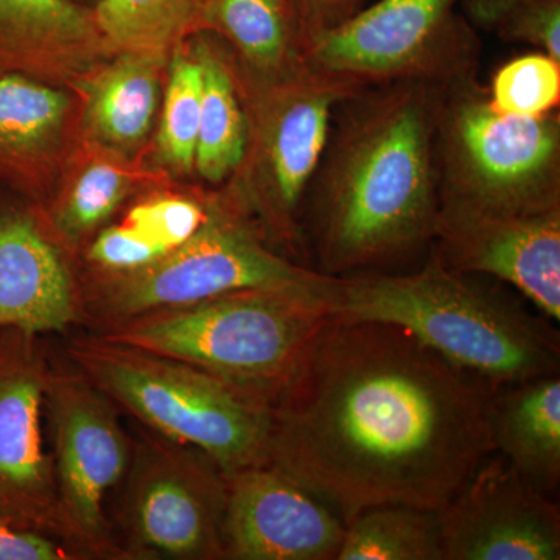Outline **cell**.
Returning a JSON list of instances; mask_svg holds the SVG:
<instances>
[{
  "label": "cell",
  "instance_id": "cell-1",
  "mask_svg": "<svg viewBox=\"0 0 560 560\" xmlns=\"http://www.w3.org/2000/svg\"><path fill=\"white\" fill-rule=\"evenodd\" d=\"M493 386L410 331L330 318L271 405L267 463L349 522L440 511L493 453Z\"/></svg>",
  "mask_w": 560,
  "mask_h": 560
},
{
  "label": "cell",
  "instance_id": "cell-2",
  "mask_svg": "<svg viewBox=\"0 0 560 560\" xmlns=\"http://www.w3.org/2000/svg\"><path fill=\"white\" fill-rule=\"evenodd\" d=\"M431 84L400 81L364 102L340 130L316 206L323 272L393 260L436 235L440 98Z\"/></svg>",
  "mask_w": 560,
  "mask_h": 560
},
{
  "label": "cell",
  "instance_id": "cell-3",
  "mask_svg": "<svg viewBox=\"0 0 560 560\" xmlns=\"http://www.w3.org/2000/svg\"><path fill=\"white\" fill-rule=\"evenodd\" d=\"M330 316L400 327L493 388L559 374L550 324L440 257L410 275L337 276Z\"/></svg>",
  "mask_w": 560,
  "mask_h": 560
},
{
  "label": "cell",
  "instance_id": "cell-4",
  "mask_svg": "<svg viewBox=\"0 0 560 560\" xmlns=\"http://www.w3.org/2000/svg\"><path fill=\"white\" fill-rule=\"evenodd\" d=\"M61 355L125 416L209 453L228 477L267 463L271 407L234 383L187 361L86 330L70 331Z\"/></svg>",
  "mask_w": 560,
  "mask_h": 560
},
{
  "label": "cell",
  "instance_id": "cell-5",
  "mask_svg": "<svg viewBox=\"0 0 560 560\" xmlns=\"http://www.w3.org/2000/svg\"><path fill=\"white\" fill-rule=\"evenodd\" d=\"M331 287L232 291L150 313L97 335L187 361L271 407L315 335L331 318Z\"/></svg>",
  "mask_w": 560,
  "mask_h": 560
},
{
  "label": "cell",
  "instance_id": "cell-6",
  "mask_svg": "<svg viewBox=\"0 0 560 560\" xmlns=\"http://www.w3.org/2000/svg\"><path fill=\"white\" fill-rule=\"evenodd\" d=\"M438 106L440 213L511 215L560 208V119L511 116L469 77Z\"/></svg>",
  "mask_w": 560,
  "mask_h": 560
},
{
  "label": "cell",
  "instance_id": "cell-7",
  "mask_svg": "<svg viewBox=\"0 0 560 560\" xmlns=\"http://www.w3.org/2000/svg\"><path fill=\"white\" fill-rule=\"evenodd\" d=\"M248 139L230 194L256 221L270 245H300L302 198L327 143L335 106L361 84L302 60L259 79L234 65Z\"/></svg>",
  "mask_w": 560,
  "mask_h": 560
},
{
  "label": "cell",
  "instance_id": "cell-8",
  "mask_svg": "<svg viewBox=\"0 0 560 560\" xmlns=\"http://www.w3.org/2000/svg\"><path fill=\"white\" fill-rule=\"evenodd\" d=\"M337 276L280 256L242 206L219 195L190 241L156 264L121 278L84 283L83 330L105 334L150 313L249 289L327 291Z\"/></svg>",
  "mask_w": 560,
  "mask_h": 560
},
{
  "label": "cell",
  "instance_id": "cell-9",
  "mask_svg": "<svg viewBox=\"0 0 560 560\" xmlns=\"http://www.w3.org/2000/svg\"><path fill=\"white\" fill-rule=\"evenodd\" d=\"M127 474L108 517L135 560H224L230 477L209 453L136 422Z\"/></svg>",
  "mask_w": 560,
  "mask_h": 560
},
{
  "label": "cell",
  "instance_id": "cell-10",
  "mask_svg": "<svg viewBox=\"0 0 560 560\" xmlns=\"http://www.w3.org/2000/svg\"><path fill=\"white\" fill-rule=\"evenodd\" d=\"M120 408L61 353L44 400L55 486L66 539L84 560H135L117 540L108 500L131 463V431Z\"/></svg>",
  "mask_w": 560,
  "mask_h": 560
},
{
  "label": "cell",
  "instance_id": "cell-11",
  "mask_svg": "<svg viewBox=\"0 0 560 560\" xmlns=\"http://www.w3.org/2000/svg\"><path fill=\"white\" fill-rule=\"evenodd\" d=\"M460 0H378L302 47L316 68L370 81L436 83L467 75L474 36L455 14Z\"/></svg>",
  "mask_w": 560,
  "mask_h": 560
},
{
  "label": "cell",
  "instance_id": "cell-12",
  "mask_svg": "<svg viewBox=\"0 0 560 560\" xmlns=\"http://www.w3.org/2000/svg\"><path fill=\"white\" fill-rule=\"evenodd\" d=\"M54 357L46 335L0 329V525L68 544L44 427Z\"/></svg>",
  "mask_w": 560,
  "mask_h": 560
},
{
  "label": "cell",
  "instance_id": "cell-13",
  "mask_svg": "<svg viewBox=\"0 0 560 560\" xmlns=\"http://www.w3.org/2000/svg\"><path fill=\"white\" fill-rule=\"evenodd\" d=\"M495 455L438 511L444 560H559V504Z\"/></svg>",
  "mask_w": 560,
  "mask_h": 560
},
{
  "label": "cell",
  "instance_id": "cell-14",
  "mask_svg": "<svg viewBox=\"0 0 560 560\" xmlns=\"http://www.w3.org/2000/svg\"><path fill=\"white\" fill-rule=\"evenodd\" d=\"M345 529L326 500L271 464L230 475L224 560H337Z\"/></svg>",
  "mask_w": 560,
  "mask_h": 560
},
{
  "label": "cell",
  "instance_id": "cell-15",
  "mask_svg": "<svg viewBox=\"0 0 560 560\" xmlns=\"http://www.w3.org/2000/svg\"><path fill=\"white\" fill-rule=\"evenodd\" d=\"M83 324L75 259L38 209L0 187V329L68 335Z\"/></svg>",
  "mask_w": 560,
  "mask_h": 560
},
{
  "label": "cell",
  "instance_id": "cell-16",
  "mask_svg": "<svg viewBox=\"0 0 560 560\" xmlns=\"http://www.w3.org/2000/svg\"><path fill=\"white\" fill-rule=\"evenodd\" d=\"M438 257L453 270L489 276L560 319V208L511 215L440 213Z\"/></svg>",
  "mask_w": 560,
  "mask_h": 560
},
{
  "label": "cell",
  "instance_id": "cell-17",
  "mask_svg": "<svg viewBox=\"0 0 560 560\" xmlns=\"http://www.w3.org/2000/svg\"><path fill=\"white\" fill-rule=\"evenodd\" d=\"M81 138L73 92L0 75V187L43 212Z\"/></svg>",
  "mask_w": 560,
  "mask_h": 560
},
{
  "label": "cell",
  "instance_id": "cell-18",
  "mask_svg": "<svg viewBox=\"0 0 560 560\" xmlns=\"http://www.w3.org/2000/svg\"><path fill=\"white\" fill-rule=\"evenodd\" d=\"M114 54L92 9L75 0H0V75H25L79 95Z\"/></svg>",
  "mask_w": 560,
  "mask_h": 560
},
{
  "label": "cell",
  "instance_id": "cell-19",
  "mask_svg": "<svg viewBox=\"0 0 560 560\" xmlns=\"http://www.w3.org/2000/svg\"><path fill=\"white\" fill-rule=\"evenodd\" d=\"M164 173L81 136L43 217L62 248L77 254L143 191L167 186Z\"/></svg>",
  "mask_w": 560,
  "mask_h": 560
},
{
  "label": "cell",
  "instance_id": "cell-20",
  "mask_svg": "<svg viewBox=\"0 0 560 560\" xmlns=\"http://www.w3.org/2000/svg\"><path fill=\"white\" fill-rule=\"evenodd\" d=\"M168 57L120 51L80 91L81 136L138 158L149 142Z\"/></svg>",
  "mask_w": 560,
  "mask_h": 560
},
{
  "label": "cell",
  "instance_id": "cell-21",
  "mask_svg": "<svg viewBox=\"0 0 560 560\" xmlns=\"http://www.w3.org/2000/svg\"><path fill=\"white\" fill-rule=\"evenodd\" d=\"M493 452L551 497L560 482V378L541 375L493 390Z\"/></svg>",
  "mask_w": 560,
  "mask_h": 560
},
{
  "label": "cell",
  "instance_id": "cell-22",
  "mask_svg": "<svg viewBox=\"0 0 560 560\" xmlns=\"http://www.w3.org/2000/svg\"><path fill=\"white\" fill-rule=\"evenodd\" d=\"M190 46L202 75L195 171L208 183L220 184L241 165L248 139V120L230 58L201 32L191 36Z\"/></svg>",
  "mask_w": 560,
  "mask_h": 560
},
{
  "label": "cell",
  "instance_id": "cell-23",
  "mask_svg": "<svg viewBox=\"0 0 560 560\" xmlns=\"http://www.w3.org/2000/svg\"><path fill=\"white\" fill-rule=\"evenodd\" d=\"M224 36L241 55L242 68L271 79L304 60L287 0H209L205 32Z\"/></svg>",
  "mask_w": 560,
  "mask_h": 560
},
{
  "label": "cell",
  "instance_id": "cell-24",
  "mask_svg": "<svg viewBox=\"0 0 560 560\" xmlns=\"http://www.w3.org/2000/svg\"><path fill=\"white\" fill-rule=\"evenodd\" d=\"M209 0H97L95 25L114 55L120 51L162 55L205 32Z\"/></svg>",
  "mask_w": 560,
  "mask_h": 560
},
{
  "label": "cell",
  "instance_id": "cell-25",
  "mask_svg": "<svg viewBox=\"0 0 560 560\" xmlns=\"http://www.w3.org/2000/svg\"><path fill=\"white\" fill-rule=\"evenodd\" d=\"M337 560H444L438 511L386 504L346 522Z\"/></svg>",
  "mask_w": 560,
  "mask_h": 560
},
{
  "label": "cell",
  "instance_id": "cell-26",
  "mask_svg": "<svg viewBox=\"0 0 560 560\" xmlns=\"http://www.w3.org/2000/svg\"><path fill=\"white\" fill-rule=\"evenodd\" d=\"M167 69L154 151L165 173L186 176L195 171L202 92L201 66L191 49L190 38L172 51Z\"/></svg>",
  "mask_w": 560,
  "mask_h": 560
},
{
  "label": "cell",
  "instance_id": "cell-27",
  "mask_svg": "<svg viewBox=\"0 0 560 560\" xmlns=\"http://www.w3.org/2000/svg\"><path fill=\"white\" fill-rule=\"evenodd\" d=\"M217 198L161 186L132 198L116 217L167 256L205 226Z\"/></svg>",
  "mask_w": 560,
  "mask_h": 560
},
{
  "label": "cell",
  "instance_id": "cell-28",
  "mask_svg": "<svg viewBox=\"0 0 560 560\" xmlns=\"http://www.w3.org/2000/svg\"><path fill=\"white\" fill-rule=\"evenodd\" d=\"M490 102L511 116L539 117L560 101V62L530 54L501 66L490 88Z\"/></svg>",
  "mask_w": 560,
  "mask_h": 560
},
{
  "label": "cell",
  "instance_id": "cell-29",
  "mask_svg": "<svg viewBox=\"0 0 560 560\" xmlns=\"http://www.w3.org/2000/svg\"><path fill=\"white\" fill-rule=\"evenodd\" d=\"M495 31L504 40L529 44L560 62V0H523Z\"/></svg>",
  "mask_w": 560,
  "mask_h": 560
},
{
  "label": "cell",
  "instance_id": "cell-30",
  "mask_svg": "<svg viewBox=\"0 0 560 560\" xmlns=\"http://www.w3.org/2000/svg\"><path fill=\"white\" fill-rule=\"evenodd\" d=\"M361 0H287L300 47L359 11Z\"/></svg>",
  "mask_w": 560,
  "mask_h": 560
},
{
  "label": "cell",
  "instance_id": "cell-31",
  "mask_svg": "<svg viewBox=\"0 0 560 560\" xmlns=\"http://www.w3.org/2000/svg\"><path fill=\"white\" fill-rule=\"evenodd\" d=\"M0 560H83L57 537L0 525Z\"/></svg>",
  "mask_w": 560,
  "mask_h": 560
},
{
  "label": "cell",
  "instance_id": "cell-32",
  "mask_svg": "<svg viewBox=\"0 0 560 560\" xmlns=\"http://www.w3.org/2000/svg\"><path fill=\"white\" fill-rule=\"evenodd\" d=\"M523 0H460L467 18L478 27L495 31L501 21Z\"/></svg>",
  "mask_w": 560,
  "mask_h": 560
},
{
  "label": "cell",
  "instance_id": "cell-33",
  "mask_svg": "<svg viewBox=\"0 0 560 560\" xmlns=\"http://www.w3.org/2000/svg\"><path fill=\"white\" fill-rule=\"evenodd\" d=\"M75 2H79V0H75Z\"/></svg>",
  "mask_w": 560,
  "mask_h": 560
}]
</instances>
